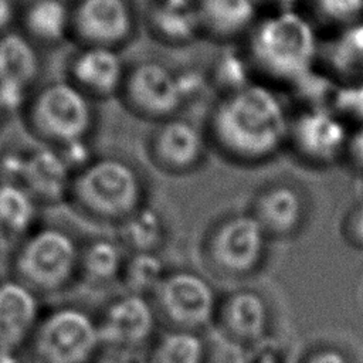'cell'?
Wrapping results in <instances>:
<instances>
[{
    "instance_id": "obj_1",
    "label": "cell",
    "mask_w": 363,
    "mask_h": 363,
    "mask_svg": "<svg viewBox=\"0 0 363 363\" xmlns=\"http://www.w3.org/2000/svg\"><path fill=\"white\" fill-rule=\"evenodd\" d=\"M291 116L268 86L250 85L218 98L207 122V139L228 160L252 166L288 145Z\"/></svg>"
},
{
    "instance_id": "obj_2",
    "label": "cell",
    "mask_w": 363,
    "mask_h": 363,
    "mask_svg": "<svg viewBox=\"0 0 363 363\" xmlns=\"http://www.w3.org/2000/svg\"><path fill=\"white\" fill-rule=\"evenodd\" d=\"M245 55L252 71L295 85L313 71L319 41L312 23L298 10L274 11L248 33Z\"/></svg>"
},
{
    "instance_id": "obj_3",
    "label": "cell",
    "mask_w": 363,
    "mask_h": 363,
    "mask_svg": "<svg viewBox=\"0 0 363 363\" xmlns=\"http://www.w3.org/2000/svg\"><path fill=\"white\" fill-rule=\"evenodd\" d=\"M92 102L68 79H55L35 86L20 112L27 132L64 156L88 146L96 118Z\"/></svg>"
},
{
    "instance_id": "obj_4",
    "label": "cell",
    "mask_w": 363,
    "mask_h": 363,
    "mask_svg": "<svg viewBox=\"0 0 363 363\" xmlns=\"http://www.w3.org/2000/svg\"><path fill=\"white\" fill-rule=\"evenodd\" d=\"M145 180L130 162L102 156L74 172L67 201L94 218L121 223L145 206Z\"/></svg>"
},
{
    "instance_id": "obj_5",
    "label": "cell",
    "mask_w": 363,
    "mask_h": 363,
    "mask_svg": "<svg viewBox=\"0 0 363 363\" xmlns=\"http://www.w3.org/2000/svg\"><path fill=\"white\" fill-rule=\"evenodd\" d=\"M79 252L74 238L61 228L31 230L17 250L14 268L18 281L43 292L65 286L77 271Z\"/></svg>"
},
{
    "instance_id": "obj_6",
    "label": "cell",
    "mask_w": 363,
    "mask_h": 363,
    "mask_svg": "<svg viewBox=\"0 0 363 363\" xmlns=\"http://www.w3.org/2000/svg\"><path fill=\"white\" fill-rule=\"evenodd\" d=\"M31 339L40 363H89L102 343L98 323L77 308H60L47 315Z\"/></svg>"
},
{
    "instance_id": "obj_7",
    "label": "cell",
    "mask_w": 363,
    "mask_h": 363,
    "mask_svg": "<svg viewBox=\"0 0 363 363\" xmlns=\"http://www.w3.org/2000/svg\"><path fill=\"white\" fill-rule=\"evenodd\" d=\"M119 96L132 113L156 123L177 116L187 104L179 72L152 60L128 68Z\"/></svg>"
},
{
    "instance_id": "obj_8",
    "label": "cell",
    "mask_w": 363,
    "mask_h": 363,
    "mask_svg": "<svg viewBox=\"0 0 363 363\" xmlns=\"http://www.w3.org/2000/svg\"><path fill=\"white\" fill-rule=\"evenodd\" d=\"M1 177L20 184L38 204H57L68 200L72 167L64 156L48 146L10 152L0 162Z\"/></svg>"
},
{
    "instance_id": "obj_9",
    "label": "cell",
    "mask_w": 363,
    "mask_h": 363,
    "mask_svg": "<svg viewBox=\"0 0 363 363\" xmlns=\"http://www.w3.org/2000/svg\"><path fill=\"white\" fill-rule=\"evenodd\" d=\"M349 130L332 108H306L291 118L288 145L305 163L330 166L345 156Z\"/></svg>"
},
{
    "instance_id": "obj_10",
    "label": "cell",
    "mask_w": 363,
    "mask_h": 363,
    "mask_svg": "<svg viewBox=\"0 0 363 363\" xmlns=\"http://www.w3.org/2000/svg\"><path fill=\"white\" fill-rule=\"evenodd\" d=\"M267 240V233L250 211L235 213L217 223L208 240V252L223 272L245 275L262 261Z\"/></svg>"
},
{
    "instance_id": "obj_11",
    "label": "cell",
    "mask_w": 363,
    "mask_h": 363,
    "mask_svg": "<svg viewBox=\"0 0 363 363\" xmlns=\"http://www.w3.org/2000/svg\"><path fill=\"white\" fill-rule=\"evenodd\" d=\"M136 30L130 0H77L71 4V35L81 45L118 50Z\"/></svg>"
},
{
    "instance_id": "obj_12",
    "label": "cell",
    "mask_w": 363,
    "mask_h": 363,
    "mask_svg": "<svg viewBox=\"0 0 363 363\" xmlns=\"http://www.w3.org/2000/svg\"><path fill=\"white\" fill-rule=\"evenodd\" d=\"M208 150L207 135L193 122L174 116L159 122L146 143L149 160L164 173L187 174L197 170Z\"/></svg>"
},
{
    "instance_id": "obj_13",
    "label": "cell",
    "mask_w": 363,
    "mask_h": 363,
    "mask_svg": "<svg viewBox=\"0 0 363 363\" xmlns=\"http://www.w3.org/2000/svg\"><path fill=\"white\" fill-rule=\"evenodd\" d=\"M156 294L167 318L184 330L194 332L204 328L216 315V292L204 278L194 272L167 274Z\"/></svg>"
},
{
    "instance_id": "obj_14",
    "label": "cell",
    "mask_w": 363,
    "mask_h": 363,
    "mask_svg": "<svg viewBox=\"0 0 363 363\" xmlns=\"http://www.w3.org/2000/svg\"><path fill=\"white\" fill-rule=\"evenodd\" d=\"M41 69L38 45L28 37L16 30L0 35V99L10 112L20 111Z\"/></svg>"
},
{
    "instance_id": "obj_15",
    "label": "cell",
    "mask_w": 363,
    "mask_h": 363,
    "mask_svg": "<svg viewBox=\"0 0 363 363\" xmlns=\"http://www.w3.org/2000/svg\"><path fill=\"white\" fill-rule=\"evenodd\" d=\"M126 71L118 50L81 45L68 61L65 79L94 101L119 95Z\"/></svg>"
},
{
    "instance_id": "obj_16",
    "label": "cell",
    "mask_w": 363,
    "mask_h": 363,
    "mask_svg": "<svg viewBox=\"0 0 363 363\" xmlns=\"http://www.w3.org/2000/svg\"><path fill=\"white\" fill-rule=\"evenodd\" d=\"M250 213L268 237H289L308 216V197L294 182L277 180L257 191Z\"/></svg>"
},
{
    "instance_id": "obj_17",
    "label": "cell",
    "mask_w": 363,
    "mask_h": 363,
    "mask_svg": "<svg viewBox=\"0 0 363 363\" xmlns=\"http://www.w3.org/2000/svg\"><path fill=\"white\" fill-rule=\"evenodd\" d=\"M98 326L102 343L132 347L149 339L155 328V316L142 295L128 294L106 309Z\"/></svg>"
},
{
    "instance_id": "obj_18",
    "label": "cell",
    "mask_w": 363,
    "mask_h": 363,
    "mask_svg": "<svg viewBox=\"0 0 363 363\" xmlns=\"http://www.w3.org/2000/svg\"><path fill=\"white\" fill-rule=\"evenodd\" d=\"M38 322L34 291L20 281L0 282V352L16 353Z\"/></svg>"
},
{
    "instance_id": "obj_19",
    "label": "cell",
    "mask_w": 363,
    "mask_h": 363,
    "mask_svg": "<svg viewBox=\"0 0 363 363\" xmlns=\"http://www.w3.org/2000/svg\"><path fill=\"white\" fill-rule=\"evenodd\" d=\"M194 7L201 33L223 41L248 35L258 21L257 0H197Z\"/></svg>"
},
{
    "instance_id": "obj_20",
    "label": "cell",
    "mask_w": 363,
    "mask_h": 363,
    "mask_svg": "<svg viewBox=\"0 0 363 363\" xmlns=\"http://www.w3.org/2000/svg\"><path fill=\"white\" fill-rule=\"evenodd\" d=\"M21 33L37 45H57L71 35V4L64 0H31L20 10Z\"/></svg>"
},
{
    "instance_id": "obj_21",
    "label": "cell",
    "mask_w": 363,
    "mask_h": 363,
    "mask_svg": "<svg viewBox=\"0 0 363 363\" xmlns=\"http://www.w3.org/2000/svg\"><path fill=\"white\" fill-rule=\"evenodd\" d=\"M227 330L238 340L258 342L268 329V308L261 295L254 291L231 294L223 309Z\"/></svg>"
},
{
    "instance_id": "obj_22",
    "label": "cell",
    "mask_w": 363,
    "mask_h": 363,
    "mask_svg": "<svg viewBox=\"0 0 363 363\" xmlns=\"http://www.w3.org/2000/svg\"><path fill=\"white\" fill-rule=\"evenodd\" d=\"M150 34L167 45H186L200 37L201 27L194 6L156 1L147 11Z\"/></svg>"
},
{
    "instance_id": "obj_23",
    "label": "cell",
    "mask_w": 363,
    "mask_h": 363,
    "mask_svg": "<svg viewBox=\"0 0 363 363\" xmlns=\"http://www.w3.org/2000/svg\"><path fill=\"white\" fill-rule=\"evenodd\" d=\"M38 203L20 184L0 179V230L9 235H26L37 220Z\"/></svg>"
},
{
    "instance_id": "obj_24",
    "label": "cell",
    "mask_w": 363,
    "mask_h": 363,
    "mask_svg": "<svg viewBox=\"0 0 363 363\" xmlns=\"http://www.w3.org/2000/svg\"><path fill=\"white\" fill-rule=\"evenodd\" d=\"M118 224L121 244L133 252H156L164 240L163 218L146 206H142Z\"/></svg>"
},
{
    "instance_id": "obj_25",
    "label": "cell",
    "mask_w": 363,
    "mask_h": 363,
    "mask_svg": "<svg viewBox=\"0 0 363 363\" xmlns=\"http://www.w3.org/2000/svg\"><path fill=\"white\" fill-rule=\"evenodd\" d=\"M84 274L96 284L116 279L125 267V257L119 242L106 238L92 241L79 255Z\"/></svg>"
},
{
    "instance_id": "obj_26",
    "label": "cell",
    "mask_w": 363,
    "mask_h": 363,
    "mask_svg": "<svg viewBox=\"0 0 363 363\" xmlns=\"http://www.w3.org/2000/svg\"><path fill=\"white\" fill-rule=\"evenodd\" d=\"M206 345L193 330L179 329L164 335L153 356V363H204Z\"/></svg>"
},
{
    "instance_id": "obj_27",
    "label": "cell",
    "mask_w": 363,
    "mask_h": 363,
    "mask_svg": "<svg viewBox=\"0 0 363 363\" xmlns=\"http://www.w3.org/2000/svg\"><path fill=\"white\" fill-rule=\"evenodd\" d=\"M122 274L130 294L142 296L152 291L156 292L167 275L156 252H133V255L125 261Z\"/></svg>"
},
{
    "instance_id": "obj_28",
    "label": "cell",
    "mask_w": 363,
    "mask_h": 363,
    "mask_svg": "<svg viewBox=\"0 0 363 363\" xmlns=\"http://www.w3.org/2000/svg\"><path fill=\"white\" fill-rule=\"evenodd\" d=\"M251 71L252 68L247 55L228 51L218 55L214 61L207 82H210L220 92V96H223L250 85L252 82L250 81Z\"/></svg>"
},
{
    "instance_id": "obj_29",
    "label": "cell",
    "mask_w": 363,
    "mask_h": 363,
    "mask_svg": "<svg viewBox=\"0 0 363 363\" xmlns=\"http://www.w3.org/2000/svg\"><path fill=\"white\" fill-rule=\"evenodd\" d=\"M329 58L336 71L345 75H362L363 81V21L349 24L332 43Z\"/></svg>"
},
{
    "instance_id": "obj_30",
    "label": "cell",
    "mask_w": 363,
    "mask_h": 363,
    "mask_svg": "<svg viewBox=\"0 0 363 363\" xmlns=\"http://www.w3.org/2000/svg\"><path fill=\"white\" fill-rule=\"evenodd\" d=\"M332 109L345 121L350 116L363 123V81H354L347 86L336 88L332 98Z\"/></svg>"
},
{
    "instance_id": "obj_31",
    "label": "cell",
    "mask_w": 363,
    "mask_h": 363,
    "mask_svg": "<svg viewBox=\"0 0 363 363\" xmlns=\"http://www.w3.org/2000/svg\"><path fill=\"white\" fill-rule=\"evenodd\" d=\"M319 14L333 23L353 24L363 14V0H312Z\"/></svg>"
},
{
    "instance_id": "obj_32",
    "label": "cell",
    "mask_w": 363,
    "mask_h": 363,
    "mask_svg": "<svg viewBox=\"0 0 363 363\" xmlns=\"http://www.w3.org/2000/svg\"><path fill=\"white\" fill-rule=\"evenodd\" d=\"M345 235L356 247L363 248V203L356 204L345 218Z\"/></svg>"
},
{
    "instance_id": "obj_33",
    "label": "cell",
    "mask_w": 363,
    "mask_h": 363,
    "mask_svg": "<svg viewBox=\"0 0 363 363\" xmlns=\"http://www.w3.org/2000/svg\"><path fill=\"white\" fill-rule=\"evenodd\" d=\"M345 156L357 167L363 170V123L357 125L353 132H349Z\"/></svg>"
},
{
    "instance_id": "obj_34",
    "label": "cell",
    "mask_w": 363,
    "mask_h": 363,
    "mask_svg": "<svg viewBox=\"0 0 363 363\" xmlns=\"http://www.w3.org/2000/svg\"><path fill=\"white\" fill-rule=\"evenodd\" d=\"M20 9L16 0H0V35L13 30L16 21H18Z\"/></svg>"
},
{
    "instance_id": "obj_35",
    "label": "cell",
    "mask_w": 363,
    "mask_h": 363,
    "mask_svg": "<svg viewBox=\"0 0 363 363\" xmlns=\"http://www.w3.org/2000/svg\"><path fill=\"white\" fill-rule=\"evenodd\" d=\"M308 363H349L346 354L336 349H323L312 354Z\"/></svg>"
},
{
    "instance_id": "obj_36",
    "label": "cell",
    "mask_w": 363,
    "mask_h": 363,
    "mask_svg": "<svg viewBox=\"0 0 363 363\" xmlns=\"http://www.w3.org/2000/svg\"><path fill=\"white\" fill-rule=\"evenodd\" d=\"M259 3H267L274 7V11H284V10H296V4L301 0H257Z\"/></svg>"
},
{
    "instance_id": "obj_37",
    "label": "cell",
    "mask_w": 363,
    "mask_h": 363,
    "mask_svg": "<svg viewBox=\"0 0 363 363\" xmlns=\"http://www.w3.org/2000/svg\"><path fill=\"white\" fill-rule=\"evenodd\" d=\"M0 363H21V360L13 352H0Z\"/></svg>"
},
{
    "instance_id": "obj_38",
    "label": "cell",
    "mask_w": 363,
    "mask_h": 363,
    "mask_svg": "<svg viewBox=\"0 0 363 363\" xmlns=\"http://www.w3.org/2000/svg\"><path fill=\"white\" fill-rule=\"evenodd\" d=\"M9 113H10V111L7 109V106H6V105L1 102V99H0V130H1L3 126H4Z\"/></svg>"
},
{
    "instance_id": "obj_39",
    "label": "cell",
    "mask_w": 363,
    "mask_h": 363,
    "mask_svg": "<svg viewBox=\"0 0 363 363\" xmlns=\"http://www.w3.org/2000/svg\"><path fill=\"white\" fill-rule=\"evenodd\" d=\"M157 1H163V3L174 4V6H194L197 0H157Z\"/></svg>"
}]
</instances>
